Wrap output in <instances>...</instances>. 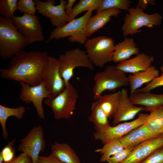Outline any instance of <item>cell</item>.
I'll return each mask as SVG.
<instances>
[{
	"label": "cell",
	"instance_id": "cell-31",
	"mask_svg": "<svg viewBox=\"0 0 163 163\" xmlns=\"http://www.w3.org/2000/svg\"><path fill=\"white\" fill-rule=\"evenodd\" d=\"M17 0H1L0 14L5 18L12 19L15 11L17 10Z\"/></svg>",
	"mask_w": 163,
	"mask_h": 163
},
{
	"label": "cell",
	"instance_id": "cell-21",
	"mask_svg": "<svg viewBox=\"0 0 163 163\" xmlns=\"http://www.w3.org/2000/svg\"><path fill=\"white\" fill-rule=\"evenodd\" d=\"M139 53V49L134 39L125 37L122 41L115 45L112 61L118 63L129 59L132 55Z\"/></svg>",
	"mask_w": 163,
	"mask_h": 163
},
{
	"label": "cell",
	"instance_id": "cell-24",
	"mask_svg": "<svg viewBox=\"0 0 163 163\" xmlns=\"http://www.w3.org/2000/svg\"><path fill=\"white\" fill-rule=\"evenodd\" d=\"M51 149V153L65 163H81L74 150L67 143L56 142Z\"/></svg>",
	"mask_w": 163,
	"mask_h": 163
},
{
	"label": "cell",
	"instance_id": "cell-9",
	"mask_svg": "<svg viewBox=\"0 0 163 163\" xmlns=\"http://www.w3.org/2000/svg\"><path fill=\"white\" fill-rule=\"evenodd\" d=\"M12 20L29 44L43 40V29L37 15L24 14L21 16H14Z\"/></svg>",
	"mask_w": 163,
	"mask_h": 163
},
{
	"label": "cell",
	"instance_id": "cell-3",
	"mask_svg": "<svg viewBox=\"0 0 163 163\" xmlns=\"http://www.w3.org/2000/svg\"><path fill=\"white\" fill-rule=\"evenodd\" d=\"M94 79L92 92L95 100H98L105 91L115 92L117 88L129 85L126 73L114 65L107 66L103 71L95 74Z\"/></svg>",
	"mask_w": 163,
	"mask_h": 163
},
{
	"label": "cell",
	"instance_id": "cell-32",
	"mask_svg": "<svg viewBox=\"0 0 163 163\" xmlns=\"http://www.w3.org/2000/svg\"><path fill=\"white\" fill-rule=\"evenodd\" d=\"M17 10L24 14L35 15L37 10L34 0H19L17 3Z\"/></svg>",
	"mask_w": 163,
	"mask_h": 163
},
{
	"label": "cell",
	"instance_id": "cell-2",
	"mask_svg": "<svg viewBox=\"0 0 163 163\" xmlns=\"http://www.w3.org/2000/svg\"><path fill=\"white\" fill-rule=\"evenodd\" d=\"M29 45L11 19L0 16V57L11 58L23 51Z\"/></svg>",
	"mask_w": 163,
	"mask_h": 163
},
{
	"label": "cell",
	"instance_id": "cell-36",
	"mask_svg": "<svg viewBox=\"0 0 163 163\" xmlns=\"http://www.w3.org/2000/svg\"><path fill=\"white\" fill-rule=\"evenodd\" d=\"M133 148H124L123 149L110 157L107 160V162L108 163L120 162L129 155Z\"/></svg>",
	"mask_w": 163,
	"mask_h": 163
},
{
	"label": "cell",
	"instance_id": "cell-8",
	"mask_svg": "<svg viewBox=\"0 0 163 163\" xmlns=\"http://www.w3.org/2000/svg\"><path fill=\"white\" fill-rule=\"evenodd\" d=\"M92 11H88L82 16L73 19L62 27L55 28L51 32L46 42L54 39L58 40L69 37L68 40L71 42L85 44L87 40L86 27Z\"/></svg>",
	"mask_w": 163,
	"mask_h": 163
},
{
	"label": "cell",
	"instance_id": "cell-13",
	"mask_svg": "<svg viewBox=\"0 0 163 163\" xmlns=\"http://www.w3.org/2000/svg\"><path fill=\"white\" fill-rule=\"evenodd\" d=\"M34 1L38 12L49 18L53 27H61L69 22L68 16L65 10V6L67 1L60 0L59 4L56 5L55 1L53 0H47L45 2L40 0Z\"/></svg>",
	"mask_w": 163,
	"mask_h": 163
},
{
	"label": "cell",
	"instance_id": "cell-10",
	"mask_svg": "<svg viewBox=\"0 0 163 163\" xmlns=\"http://www.w3.org/2000/svg\"><path fill=\"white\" fill-rule=\"evenodd\" d=\"M20 142L17 150L30 156L32 163H37L40 153L44 152L46 146L42 126L39 125L32 128Z\"/></svg>",
	"mask_w": 163,
	"mask_h": 163
},
{
	"label": "cell",
	"instance_id": "cell-20",
	"mask_svg": "<svg viewBox=\"0 0 163 163\" xmlns=\"http://www.w3.org/2000/svg\"><path fill=\"white\" fill-rule=\"evenodd\" d=\"M129 98L135 105L145 106L146 111L163 106V94L135 92L130 95Z\"/></svg>",
	"mask_w": 163,
	"mask_h": 163
},
{
	"label": "cell",
	"instance_id": "cell-33",
	"mask_svg": "<svg viewBox=\"0 0 163 163\" xmlns=\"http://www.w3.org/2000/svg\"><path fill=\"white\" fill-rule=\"evenodd\" d=\"M160 69L161 72V75L154 78L151 82L146 84L144 87L139 88L135 92H149L156 88L163 86V66H161L160 67Z\"/></svg>",
	"mask_w": 163,
	"mask_h": 163
},
{
	"label": "cell",
	"instance_id": "cell-12",
	"mask_svg": "<svg viewBox=\"0 0 163 163\" xmlns=\"http://www.w3.org/2000/svg\"><path fill=\"white\" fill-rule=\"evenodd\" d=\"M42 75L50 98H54L65 89V83L60 74L58 59L55 57L49 56L43 67Z\"/></svg>",
	"mask_w": 163,
	"mask_h": 163
},
{
	"label": "cell",
	"instance_id": "cell-15",
	"mask_svg": "<svg viewBox=\"0 0 163 163\" xmlns=\"http://www.w3.org/2000/svg\"><path fill=\"white\" fill-rule=\"evenodd\" d=\"M142 111H145V107L134 104L129 98L127 90L123 88L120 90L117 108L112 123L115 126L121 122L131 120Z\"/></svg>",
	"mask_w": 163,
	"mask_h": 163
},
{
	"label": "cell",
	"instance_id": "cell-34",
	"mask_svg": "<svg viewBox=\"0 0 163 163\" xmlns=\"http://www.w3.org/2000/svg\"><path fill=\"white\" fill-rule=\"evenodd\" d=\"M16 141V139H13L8 143L1 152L3 155L4 162L8 163L10 161L15 157V150L13 146Z\"/></svg>",
	"mask_w": 163,
	"mask_h": 163
},
{
	"label": "cell",
	"instance_id": "cell-30",
	"mask_svg": "<svg viewBox=\"0 0 163 163\" xmlns=\"http://www.w3.org/2000/svg\"><path fill=\"white\" fill-rule=\"evenodd\" d=\"M131 2L129 0H103L101 5L96 11L97 12L113 8L128 11Z\"/></svg>",
	"mask_w": 163,
	"mask_h": 163
},
{
	"label": "cell",
	"instance_id": "cell-6",
	"mask_svg": "<svg viewBox=\"0 0 163 163\" xmlns=\"http://www.w3.org/2000/svg\"><path fill=\"white\" fill-rule=\"evenodd\" d=\"M78 98L77 90L69 82L56 97L47 98L44 103L51 108L55 119L69 120L74 113Z\"/></svg>",
	"mask_w": 163,
	"mask_h": 163
},
{
	"label": "cell",
	"instance_id": "cell-25",
	"mask_svg": "<svg viewBox=\"0 0 163 163\" xmlns=\"http://www.w3.org/2000/svg\"><path fill=\"white\" fill-rule=\"evenodd\" d=\"M145 124L148 129L158 136L163 135V106L151 110Z\"/></svg>",
	"mask_w": 163,
	"mask_h": 163
},
{
	"label": "cell",
	"instance_id": "cell-18",
	"mask_svg": "<svg viewBox=\"0 0 163 163\" xmlns=\"http://www.w3.org/2000/svg\"><path fill=\"white\" fill-rule=\"evenodd\" d=\"M121 13L120 10L117 9H110L97 12L91 16L88 19L85 28L87 37H90L102 28L111 19L112 17H117Z\"/></svg>",
	"mask_w": 163,
	"mask_h": 163
},
{
	"label": "cell",
	"instance_id": "cell-40",
	"mask_svg": "<svg viewBox=\"0 0 163 163\" xmlns=\"http://www.w3.org/2000/svg\"><path fill=\"white\" fill-rule=\"evenodd\" d=\"M76 1V0H68L65 6V12L68 16L71 13L73 8V5Z\"/></svg>",
	"mask_w": 163,
	"mask_h": 163
},
{
	"label": "cell",
	"instance_id": "cell-16",
	"mask_svg": "<svg viewBox=\"0 0 163 163\" xmlns=\"http://www.w3.org/2000/svg\"><path fill=\"white\" fill-rule=\"evenodd\" d=\"M163 147V135L147 140L135 147L119 163H141L155 150Z\"/></svg>",
	"mask_w": 163,
	"mask_h": 163
},
{
	"label": "cell",
	"instance_id": "cell-5",
	"mask_svg": "<svg viewBox=\"0 0 163 163\" xmlns=\"http://www.w3.org/2000/svg\"><path fill=\"white\" fill-rule=\"evenodd\" d=\"M115 46L113 39L105 36L87 39L85 43V51L90 61L94 66L100 68L112 61Z\"/></svg>",
	"mask_w": 163,
	"mask_h": 163
},
{
	"label": "cell",
	"instance_id": "cell-29",
	"mask_svg": "<svg viewBox=\"0 0 163 163\" xmlns=\"http://www.w3.org/2000/svg\"><path fill=\"white\" fill-rule=\"evenodd\" d=\"M103 0H80L73 8L68 16L69 22L75 18L78 14L85 11L96 10L100 6Z\"/></svg>",
	"mask_w": 163,
	"mask_h": 163
},
{
	"label": "cell",
	"instance_id": "cell-7",
	"mask_svg": "<svg viewBox=\"0 0 163 163\" xmlns=\"http://www.w3.org/2000/svg\"><path fill=\"white\" fill-rule=\"evenodd\" d=\"M57 59L60 74L66 86L70 82L76 68L83 67L91 70L94 69L85 51L78 48L66 51L59 55Z\"/></svg>",
	"mask_w": 163,
	"mask_h": 163
},
{
	"label": "cell",
	"instance_id": "cell-4",
	"mask_svg": "<svg viewBox=\"0 0 163 163\" xmlns=\"http://www.w3.org/2000/svg\"><path fill=\"white\" fill-rule=\"evenodd\" d=\"M128 13L125 15L124 23L121 27L124 37L132 35L140 32L143 27L151 28L155 26H159L162 19V16L156 13L149 14L144 12L138 5L129 8Z\"/></svg>",
	"mask_w": 163,
	"mask_h": 163
},
{
	"label": "cell",
	"instance_id": "cell-23",
	"mask_svg": "<svg viewBox=\"0 0 163 163\" xmlns=\"http://www.w3.org/2000/svg\"><path fill=\"white\" fill-rule=\"evenodd\" d=\"M90 109L91 113L88 117V120L94 124L96 131L104 130L110 126L108 118L98 100L92 103Z\"/></svg>",
	"mask_w": 163,
	"mask_h": 163
},
{
	"label": "cell",
	"instance_id": "cell-41",
	"mask_svg": "<svg viewBox=\"0 0 163 163\" xmlns=\"http://www.w3.org/2000/svg\"><path fill=\"white\" fill-rule=\"evenodd\" d=\"M4 162V158L2 154L0 152V163H3Z\"/></svg>",
	"mask_w": 163,
	"mask_h": 163
},
{
	"label": "cell",
	"instance_id": "cell-1",
	"mask_svg": "<svg viewBox=\"0 0 163 163\" xmlns=\"http://www.w3.org/2000/svg\"><path fill=\"white\" fill-rule=\"evenodd\" d=\"M49 56L46 51H23L10 58L7 69H0V77L31 86L38 85L43 81V69Z\"/></svg>",
	"mask_w": 163,
	"mask_h": 163
},
{
	"label": "cell",
	"instance_id": "cell-17",
	"mask_svg": "<svg viewBox=\"0 0 163 163\" xmlns=\"http://www.w3.org/2000/svg\"><path fill=\"white\" fill-rule=\"evenodd\" d=\"M154 60L153 56L139 53L132 58L118 63L116 67L125 73L133 74L147 70Z\"/></svg>",
	"mask_w": 163,
	"mask_h": 163
},
{
	"label": "cell",
	"instance_id": "cell-14",
	"mask_svg": "<svg viewBox=\"0 0 163 163\" xmlns=\"http://www.w3.org/2000/svg\"><path fill=\"white\" fill-rule=\"evenodd\" d=\"M20 85L21 86L20 99L27 104L32 102L40 118L45 119L42 101L45 98H50V96L43 81L35 86H31L24 83H20Z\"/></svg>",
	"mask_w": 163,
	"mask_h": 163
},
{
	"label": "cell",
	"instance_id": "cell-22",
	"mask_svg": "<svg viewBox=\"0 0 163 163\" xmlns=\"http://www.w3.org/2000/svg\"><path fill=\"white\" fill-rule=\"evenodd\" d=\"M158 70L151 66L147 70L129 75L128 78L130 90V95L134 93L145 84L151 82L159 76Z\"/></svg>",
	"mask_w": 163,
	"mask_h": 163
},
{
	"label": "cell",
	"instance_id": "cell-19",
	"mask_svg": "<svg viewBox=\"0 0 163 163\" xmlns=\"http://www.w3.org/2000/svg\"><path fill=\"white\" fill-rule=\"evenodd\" d=\"M160 136L151 132L144 123L119 139L124 148H133L147 140Z\"/></svg>",
	"mask_w": 163,
	"mask_h": 163
},
{
	"label": "cell",
	"instance_id": "cell-35",
	"mask_svg": "<svg viewBox=\"0 0 163 163\" xmlns=\"http://www.w3.org/2000/svg\"><path fill=\"white\" fill-rule=\"evenodd\" d=\"M141 163H163V147L155 150Z\"/></svg>",
	"mask_w": 163,
	"mask_h": 163
},
{
	"label": "cell",
	"instance_id": "cell-38",
	"mask_svg": "<svg viewBox=\"0 0 163 163\" xmlns=\"http://www.w3.org/2000/svg\"><path fill=\"white\" fill-rule=\"evenodd\" d=\"M6 163H32L31 158L24 153H22L15 156L10 161Z\"/></svg>",
	"mask_w": 163,
	"mask_h": 163
},
{
	"label": "cell",
	"instance_id": "cell-42",
	"mask_svg": "<svg viewBox=\"0 0 163 163\" xmlns=\"http://www.w3.org/2000/svg\"><path fill=\"white\" fill-rule=\"evenodd\" d=\"M3 163H6L4 162Z\"/></svg>",
	"mask_w": 163,
	"mask_h": 163
},
{
	"label": "cell",
	"instance_id": "cell-27",
	"mask_svg": "<svg viewBox=\"0 0 163 163\" xmlns=\"http://www.w3.org/2000/svg\"><path fill=\"white\" fill-rule=\"evenodd\" d=\"M25 110V107L22 106L17 108H10L0 105V123L2 129L3 137L5 139L8 138V135L6 127L7 119L12 116L18 119H22Z\"/></svg>",
	"mask_w": 163,
	"mask_h": 163
},
{
	"label": "cell",
	"instance_id": "cell-11",
	"mask_svg": "<svg viewBox=\"0 0 163 163\" xmlns=\"http://www.w3.org/2000/svg\"><path fill=\"white\" fill-rule=\"evenodd\" d=\"M149 114L140 113L135 120L129 122L119 123L113 126H110L105 129L93 133L94 140H100L104 144L114 139H119L133 129L144 124Z\"/></svg>",
	"mask_w": 163,
	"mask_h": 163
},
{
	"label": "cell",
	"instance_id": "cell-28",
	"mask_svg": "<svg viewBox=\"0 0 163 163\" xmlns=\"http://www.w3.org/2000/svg\"><path fill=\"white\" fill-rule=\"evenodd\" d=\"M124 148L119 139H114L107 142L104 144L102 147L94 151L101 155L100 161L103 162L107 161L110 157Z\"/></svg>",
	"mask_w": 163,
	"mask_h": 163
},
{
	"label": "cell",
	"instance_id": "cell-26",
	"mask_svg": "<svg viewBox=\"0 0 163 163\" xmlns=\"http://www.w3.org/2000/svg\"><path fill=\"white\" fill-rule=\"evenodd\" d=\"M120 94L119 91L110 94L102 95L98 99L108 119L113 117L116 114Z\"/></svg>",
	"mask_w": 163,
	"mask_h": 163
},
{
	"label": "cell",
	"instance_id": "cell-39",
	"mask_svg": "<svg viewBox=\"0 0 163 163\" xmlns=\"http://www.w3.org/2000/svg\"><path fill=\"white\" fill-rule=\"evenodd\" d=\"M150 4L153 6L155 4V1L154 0H139L137 3L138 5L142 10L146 9Z\"/></svg>",
	"mask_w": 163,
	"mask_h": 163
},
{
	"label": "cell",
	"instance_id": "cell-37",
	"mask_svg": "<svg viewBox=\"0 0 163 163\" xmlns=\"http://www.w3.org/2000/svg\"><path fill=\"white\" fill-rule=\"evenodd\" d=\"M37 163H65L52 153L47 156L40 155Z\"/></svg>",
	"mask_w": 163,
	"mask_h": 163
}]
</instances>
